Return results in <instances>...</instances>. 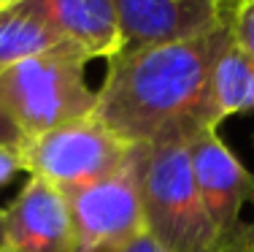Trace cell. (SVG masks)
Instances as JSON below:
<instances>
[{
  "instance_id": "cell-14",
  "label": "cell",
  "mask_w": 254,
  "mask_h": 252,
  "mask_svg": "<svg viewBox=\"0 0 254 252\" xmlns=\"http://www.w3.org/2000/svg\"><path fill=\"white\" fill-rule=\"evenodd\" d=\"M95 252H168V250H162L160 244H157L154 239L143 231V233H138V236L127 239V242L111 244V247H100V250H95Z\"/></svg>"
},
{
  "instance_id": "cell-10",
  "label": "cell",
  "mask_w": 254,
  "mask_h": 252,
  "mask_svg": "<svg viewBox=\"0 0 254 252\" xmlns=\"http://www.w3.org/2000/svg\"><path fill=\"white\" fill-rule=\"evenodd\" d=\"M44 55L84 57L68 38H63L27 3L0 8V68L27 57H44Z\"/></svg>"
},
{
  "instance_id": "cell-11",
  "label": "cell",
  "mask_w": 254,
  "mask_h": 252,
  "mask_svg": "<svg viewBox=\"0 0 254 252\" xmlns=\"http://www.w3.org/2000/svg\"><path fill=\"white\" fill-rule=\"evenodd\" d=\"M214 117L216 122L254 109V60L230 44L214 68Z\"/></svg>"
},
{
  "instance_id": "cell-6",
  "label": "cell",
  "mask_w": 254,
  "mask_h": 252,
  "mask_svg": "<svg viewBox=\"0 0 254 252\" xmlns=\"http://www.w3.org/2000/svg\"><path fill=\"white\" fill-rule=\"evenodd\" d=\"M233 8L235 0H114L119 44L108 63L203 35Z\"/></svg>"
},
{
  "instance_id": "cell-7",
  "label": "cell",
  "mask_w": 254,
  "mask_h": 252,
  "mask_svg": "<svg viewBox=\"0 0 254 252\" xmlns=\"http://www.w3.org/2000/svg\"><path fill=\"white\" fill-rule=\"evenodd\" d=\"M65 195L70 203L78 252L111 247L146 231L132 155L130 163L119 168L117 173Z\"/></svg>"
},
{
  "instance_id": "cell-17",
  "label": "cell",
  "mask_w": 254,
  "mask_h": 252,
  "mask_svg": "<svg viewBox=\"0 0 254 252\" xmlns=\"http://www.w3.org/2000/svg\"><path fill=\"white\" fill-rule=\"evenodd\" d=\"M246 252H254V236H252V242H249V247H246Z\"/></svg>"
},
{
  "instance_id": "cell-5",
  "label": "cell",
  "mask_w": 254,
  "mask_h": 252,
  "mask_svg": "<svg viewBox=\"0 0 254 252\" xmlns=\"http://www.w3.org/2000/svg\"><path fill=\"white\" fill-rule=\"evenodd\" d=\"M187 149L222 252H246L254 236V223L244 220V206L254 198V173L246 171L244 163L227 149L216 128L190 139Z\"/></svg>"
},
{
  "instance_id": "cell-19",
  "label": "cell",
  "mask_w": 254,
  "mask_h": 252,
  "mask_svg": "<svg viewBox=\"0 0 254 252\" xmlns=\"http://www.w3.org/2000/svg\"><path fill=\"white\" fill-rule=\"evenodd\" d=\"M235 3H238V0H235Z\"/></svg>"
},
{
  "instance_id": "cell-13",
  "label": "cell",
  "mask_w": 254,
  "mask_h": 252,
  "mask_svg": "<svg viewBox=\"0 0 254 252\" xmlns=\"http://www.w3.org/2000/svg\"><path fill=\"white\" fill-rule=\"evenodd\" d=\"M30 139L25 133H22V128L14 122V117H11L8 111H5V106L0 103V147H14V149H22Z\"/></svg>"
},
{
  "instance_id": "cell-4",
  "label": "cell",
  "mask_w": 254,
  "mask_h": 252,
  "mask_svg": "<svg viewBox=\"0 0 254 252\" xmlns=\"http://www.w3.org/2000/svg\"><path fill=\"white\" fill-rule=\"evenodd\" d=\"M132 147L114 136L92 114L35 136L22 147L30 176L60 187L63 193L89 187L130 163Z\"/></svg>"
},
{
  "instance_id": "cell-16",
  "label": "cell",
  "mask_w": 254,
  "mask_h": 252,
  "mask_svg": "<svg viewBox=\"0 0 254 252\" xmlns=\"http://www.w3.org/2000/svg\"><path fill=\"white\" fill-rule=\"evenodd\" d=\"M16 3H25V0H0V8H5V5H16Z\"/></svg>"
},
{
  "instance_id": "cell-2",
  "label": "cell",
  "mask_w": 254,
  "mask_h": 252,
  "mask_svg": "<svg viewBox=\"0 0 254 252\" xmlns=\"http://www.w3.org/2000/svg\"><path fill=\"white\" fill-rule=\"evenodd\" d=\"M146 233L168 252H222L184 141L132 147Z\"/></svg>"
},
{
  "instance_id": "cell-12",
  "label": "cell",
  "mask_w": 254,
  "mask_h": 252,
  "mask_svg": "<svg viewBox=\"0 0 254 252\" xmlns=\"http://www.w3.org/2000/svg\"><path fill=\"white\" fill-rule=\"evenodd\" d=\"M233 44L254 60V0H238L233 8Z\"/></svg>"
},
{
  "instance_id": "cell-1",
  "label": "cell",
  "mask_w": 254,
  "mask_h": 252,
  "mask_svg": "<svg viewBox=\"0 0 254 252\" xmlns=\"http://www.w3.org/2000/svg\"><path fill=\"white\" fill-rule=\"evenodd\" d=\"M233 44V14L208 33L108 63L92 117L130 147L190 141L214 117V68Z\"/></svg>"
},
{
  "instance_id": "cell-3",
  "label": "cell",
  "mask_w": 254,
  "mask_h": 252,
  "mask_svg": "<svg viewBox=\"0 0 254 252\" xmlns=\"http://www.w3.org/2000/svg\"><path fill=\"white\" fill-rule=\"evenodd\" d=\"M87 63L73 55H44L0 68V103L27 139L95 111L98 89L87 84Z\"/></svg>"
},
{
  "instance_id": "cell-8",
  "label": "cell",
  "mask_w": 254,
  "mask_h": 252,
  "mask_svg": "<svg viewBox=\"0 0 254 252\" xmlns=\"http://www.w3.org/2000/svg\"><path fill=\"white\" fill-rule=\"evenodd\" d=\"M3 252H78L68 195L30 176L19 195L0 209Z\"/></svg>"
},
{
  "instance_id": "cell-18",
  "label": "cell",
  "mask_w": 254,
  "mask_h": 252,
  "mask_svg": "<svg viewBox=\"0 0 254 252\" xmlns=\"http://www.w3.org/2000/svg\"><path fill=\"white\" fill-rule=\"evenodd\" d=\"M252 203H254V198H252Z\"/></svg>"
},
{
  "instance_id": "cell-20",
  "label": "cell",
  "mask_w": 254,
  "mask_h": 252,
  "mask_svg": "<svg viewBox=\"0 0 254 252\" xmlns=\"http://www.w3.org/2000/svg\"><path fill=\"white\" fill-rule=\"evenodd\" d=\"M0 252H3V250H0Z\"/></svg>"
},
{
  "instance_id": "cell-9",
  "label": "cell",
  "mask_w": 254,
  "mask_h": 252,
  "mask_svg": "<svg viewBox=\"0 0 254 252\" xmlns=\"http://www.w3.org/2000/svg\"><path fill=\"white\" fill-rule=\"evenodd\" d=\"M87 60L117 55L119 27L114 0H25Z\"/></svg>"
},
{
  "instance_id": "cell-15",
  "label": "cell",
  "mask_w": 254,
  "mask_h": 252,
  "mask_svg": "<svg viewBox=\"0 0 254 252\" xmlns=\"http://www.w3.org/2000/svg\"><path fill=\"white\" fill-rule=\"evenodd\" d=\"M19 171H25V160H22V149L14 147H0V187L8 184Z\"/></svg>"
}]
</instances>
